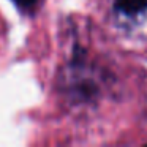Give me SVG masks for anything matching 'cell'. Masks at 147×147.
I'll use <instances>...</instances> for the list:
<instances>
[{"label":"cell","instance_id":"obj_1","mask_svg":"<svg viewBox=\"0 0 147 147\" xmlns=\"http://www.w3.org/2000/svg\"><path fill=\"white\" fill-rule=\"evenodd\" d=\"M115 10L125 14H138L147 10V0H115Z\"/></svg>","mask_w":147,"mask_h":147},{"label":"cell","instance_id":"obj_2","mask_svg":"<svg viewBox=\"0 0 147 147\" xmlns=\"http://www.w3.org/2000/svg\"><path fill=\"white\" fill-rule=\"evenodd\" d=\"M21 8H32L36 3V0H14Z\"/></svg>","mask_w":147,"mask_h":147}]
</instances>
